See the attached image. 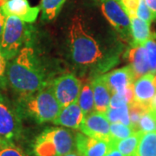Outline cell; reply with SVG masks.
<instances>
[{
  "label": "cell",
  "mask_w": 156,
  "mask_h": 156,
  "mask_svg": "<svg viewBox=\"0 0 156 156\" xmlns=\"http://www.w3.org/2000/svg\"><path fill=\"white\" fill-rule=\"evenodd\" d=\"M5 17L6 16L5 15V13L1 10V7H0V38H1V36L3 33V30H4V27H5L6 19Z\"/></svg>",
  "instance_id": "obj_33"
},
{
  "label": "cell",
  "mask_w": 156,
  "mask_h": 156,
  "mask_svg": "<svg viewBox=\"0 0 156 156\" xmlns=\"http://www.w3.org/2000/svg\"><path fill=\"white\" fill-rule=\"evenodd\" d=\"M104 156H123V154L117 150L116 148L109 147V149H108V151L107 152V154Z\"/></svg>",
  "instance_id": "obj_34"
},
{
  "label": "cell",
  "mask_w": 156,
  "mask_h": 156,
  "mask_svg": "<svg viewBox=\"0 0 156 156\" xmlns=\"http://www.w3.org/2000/svg\"><path fill=\"white\" fill-rule=\"evenodd\" d=\"M76 148L81 156H104L109 149V141L90 137L83 133L75 136Z\"/></svg>",
  "instance_id": "obj_11"
},
{
  "label": "cell",
  "mask_w": 156,
  "mask_h": 156,
  "mask_svg": "<svg viewBox=\"0 0 156 156\" xmlns=\"http://www.w3.org/2000/svg\"><path fill=\"white\" fill-rule=\"evenodd\" d=\"M84 115L77 101L62 108L56 119L52 122L56 125L73 129H80Z\"/></svg>",
  "instance_id": "obj_15"
},
{
  "label": "cell",
  "mask_w": 156,
  "mask_h": 156,
  "mask_svg": "<svg viewBox=\"0 0 156 156\" xmlns=\"http://www.w3.org/2000/svg\"><path fill=\"white\" fill-rule=\"evenodd\" d=\"M82 133L90 137L103 139L109 141L110 122L104 113L93 111L85 115L81 124Z\"/></svg>",
  "instance_id": "obj_9"
},
{
  "label": "cell",
  "mask_w": 156,
  "mask_h": 156,
  "mask_svg": "<svg viewBox=\"0 0 156 156\" xmlns=\"http://www.w3.org/2000/svg\"><path fill=\"white\" fill-rule=\"evenodd\" d=\"M65 1L66 0H41L39 7L42 11V20L45 22L54 20L61 11Z\"/></svg>",
  "instance_id": "obj_20"
},
{
  "label": "cell",
  "mask_w": 156,
  "mask_h": 156,
  "mask_svg": "<svg viewBox=\"0 0 156 156\" xmlns=\"http://www.w3.org/2000/svg\"><path fill=\"white\" fill-rule=\"evenodd\" d=\"M144 1L152 12L154 16V19L156 20V0H144Z\"/></svg>",
  "instance_id": "obj_32"
},
{
  "label": "cell",
  "mask_w": 156,
  "mask_h": 156,
  "mask_svg": "<svg viewBox=\"0 0 156 156\" xmlns=\"http://www.w3.org/2000/svg\"><path fill=\"white\" fill-rule=\"evenodd\" d=\"M140 1V0H118L129 18L136 17V11L139 7Z\"/></svg>",
  "instance_id": "obj_28"
},
{
  "label": "cell",
  "mask_w": 156,
  "mask_h": 156,
  "mask_svg": "<svg viewBox=\"0 0 156 156\" xmlns=\"http://www.w3.org/2000/svg\"><path fill=\"white\" fill-rule=\"evenodd\" d=\"M62 156H81V154L78 153L77 151H72V152H70V153H69L67 154H64V155Z\"/></svg>",
  "instance_id": "obj_36"
},
{
  "label": "cell",
  "mask_w": 156,
  "mask_h": 156,
  "mask_svg": "<svg viewBox=\"0 0 156 156\" xmlns=\"http://www.w3.org/2000/svg\"><path fill=\"white\" fill-rule=\"evenodd\" d=\"M50 86L62 108L77 101L83 88L81 82L73 74H66L56 77Z\"/></svg>",
  "instance_id": "obj_8"
},
{
  "label": "cell",
  "mask_w": 156,
  "mask_h": 156,
  "mask_svg": "<svg viewBox=\"0 0 156 156\" xmlns=\"http://www.w3.org/2000/svg\"><path fill=\"white\" fill-rule=\"evenodd\" d=\"M0 156H26V154L13 141L0 139Z\"/></svg>",
  "instance_id": "obj_26"
},
{
  "label": "cell",
  "mask_w": 156,
  "mask_h": 156,
  "mask_svg": "<svg viewBox=\"0 0 156 156\" xmlns=\"http://www.w3.org/2000/svg\"><path fill=\"white\" fill-rule=\"evenodd\" d=\"M134 101L149 108V101L156 94L154 75L148 73L134 81Z\"/></svg>",
  "instance_id": "obj_14"
},
{
  "label": "cell",
  "mask_w": 156,
  "mask_h": 156,
  "mask_svg": "<svg viewBox=\"0 0 156 156\" xmlns=\"http://www.w3.org/2000/svg\"><path fill=\"white\" fill-rule=\"evenodd\" d=\"M149 110V108L145 105H142L136 101L128 105V112H129V119H130V127L134 129V131H137L138 124L141 115Z\"/></svg>",
  "instance_id": "obj_24"
},
{
  "label": "cell",
  "mask_w": 156,
  "mask_h": 156,
  "mask_svg": "<svg viewBox=\"0 0 156 156\" xmlns=\"http://www.w3.org/2000/svg\"><path fill=\"white\" fill-rule=\"evenodd\" d=\"M133 156H156V130L142 133Z\"/></svg>",
  "instance_id": "obj_19"
},
{
  "label": "cell",
  "mask_w": 156,
  "mask_h": 156,
  "mask_svg": "<svg viewBox=\"0 0 156 156\" xmlns=\"http://www.w3.org/2000/svg\"><path fill=\"white\" fill-rule=\"evenodd\" d=\"M102 14L108 22L122 39L128 41L131 37L130 18L116 0H100Z\"/></svg>",
  "instance_id": "obj_7"
},
{
  "label": "cell",
  "mask_w": 156,
  "mask_h": 156,
  "mask_svg": "<svg viewBox=\"0 0 156 156\" xmlns=\"http://www.w3.org/2000/svg\"><path fill=\"white\" fill-rule=\"evenodd\" d=\"M149 109L156 110V94L153 96V98L149 101Z\"/></svg>",
  "instance_id": "obj_35"
},
{
  "label": "cell",
  "mask_w": 156,
  "mask_h": 156,
  "mask_svg": "<svg viewBox=\"0 0 156 156\" xmlns=\"http://www.w3.org/2000/svg\"><path fill=\"white\" fill-rule=\"evenodd\" d=\"M144 47L147 50L149 66H150V73H156V41L155 39H149L144 44Z\"/></svg>",
  "instance_id": "obj_27"
},
{
  "label": "cell",
  "mask_w": 156,
  "mask_h": 156,
  "mask_svg": "<svg viewBox=\"0 0 156 156\" xmlns=\"http://www.w3.org/2000/svg\"><path fill=\"white\" fill-rule=\"evenodd\" d=\"M1 10L6 17H16L23 22L32 23L38 17L40 7L30 6L28 0H6Z\"/></svg>",
  "instance_id": "obj_10"
},
{
  "label": "cell",
  "mask_w": 156,
  "mask_h": 156,
  "mask_svg": "<svg viewBox=\"0 0 156 156\" xmlns=\"http://www.w3.org/2000/svg\"><path fill=\"white\" fill-rule=\"evenodd\" d=\"M76 147L75 135L64 128H48L39 134L33 147L36 156H62Z\"/></svg>",
  "instance_id": "obj_4"
},
{
  "label": "cell",
  "mask_w": 156,
  "mask_h": 156,
  "mask_svg": "<svg viewBox=\"0 0 156 156\" xmlns=\"http://www.w3.org/2000/svg\"><path fill=\"white\" fill-rule=\"evenodd\" d=\"M102 76L112 94L122 92L128 86L134 84L135 81L134 71L130 65L115 69Z\"/></svg>",
  "instance_id": "obj_12"
},
{
  "label": "cell",
  "mask_w": 156,
  "mask_h": 156,
  "mask_svg": "<svg viewBox=\"0 0 156 156\" xmlns=\"http://www.w3.org/2000/svg\"><path fill=\"white\" fill-rule=\"evenodd\" d=\"M105 115L110 123L119 122L127 126H130L128 105L116 108L108 107L107 111L105 112Z\"/></svg>",
  "instance_id": "obj_22"
},
{
  "label": "cell",
  "mask_w": 156,
  "mask_h": 156,
  "mask_svg": "<svg viewBox=\"0 0 156 156\" xmlns=\"http://www.w3.org/2000/svg\"><path fill=\"white\" fill-rule=\"evenodd\" d=\"M125 56L127 57L129 62V65L134 71L135 80L146 74L150 73L147 53L144 45L131 46Z\"/></svg>",
  "instance_id": "obj_13"
},
{
  "label": "cell",
  "mask_w": 156,
  "mask_h": 156,
  "mask_svg": "<svg viewBox=\"0 0 156 156\" xmlns=\"http://www.w3.org/2000/svg\"><path fill=\"white\" fill-rule=\"evenodd\" d=\"M156 130V110L149 109L145 112L140 119L137 131L147 133Z\"/></svg>",
  "instance_id": "obj_23"
},
{
  "label": "cell",
  "mask_w": 156,
  "mask_h": 156,
  "mask_svg": "<svg viewBox=\"0 0 156 156\" xmlns=\"http://www.w3.org/2000/svg\"><path fill=\"white\" fill-rule=\"evenodd\" d=\"M110 137L109 140H122L134 134V131L130 126L124 125L122 123H110Z\"/></svg>",
  "instance_id": "obj_25"
},
{
  "label": "cell",
  "mask_w": 156,
  "mask_h": 156,
  "mask_svg": "<svg viewBox=\"0 0 156 156\" xmlns=\"http://www.w3.org/2000/svg\"><path fill=\"white\" fill-rule=\"evenodd\" d=\"M5 2V0H0V7L2 6V5H3V4H4Z\"/></svg>",
  "instance_id": "obj_37"
},
{
  "label": "cell",
  "mask_w": 156,
  "mask_h": 156,
  "mask_svg": "<svg viewBox=\"0 0 156 156\" xmlns=\"http://www.w3.org/2000/svg\"><path fill=\"white\" fill-rule=\"evenodd\" d=\"M16 107L22 118L30 117L39 124L53 122L62 108L50 84L33 94L20 95Z\"/></svg>",
  "instance_id": "obj_3"
},
{
  "label": "cell",
  "mask_w": 156,
  "mask_h": 156,
  "mask_svg": "<svg viewBox=\"0 0 156 156\" xmlns=\"http://www.w3.org/2000/svg\"><path fill=\"white\" fill-rule=\"evenodd\" d=\"M7 60L0 50V90L5 89L7 85Z\"/></svg>",
  "instance_id": "obj_30"
},
{
  "label": "cell",
  "mask_w": 156,
  "mask_h": 156,
  "mask_svg": "<svg viewBox=\"0 0 156 156\" xmlns=\"http://www.w3.org/2000/svg\"><path fill=\"white\" fill-rule=\"evenodd\" d=\"M131 27V46L143 45L149 39H155L156 34L152 32L150 24L138 17L130 18Z\"/></svg>",
  "instance_id": "obj_17"
},
{
  "label": "cell",
  "mask_w": 156,
  "mask_h": 156,
  "mask_svg": "<svg viewBox=\"0 0 156 156\" xmlns=\"http://www.w3.org/2000/svg\"><path fill=\"white\" fill-rule=\"evenodd\" d=\"M91 89L94 95L95 111L104 113L109 107V102L111 99V91L104 81L102 76L95 77L91 82Z\"/></svg>",
  "instance_id": "obj_16"
},
{
  "label": "cell",
  "mask_w": 156,
  "mask_h": 156,
  "mask_svg": "<svg viewBox=\"0 0 156 156\" xmlns=\"http://www.w3.org/2000/svg\"><path fill=\"white\" fill-rule=\"evenodd\" d=\"M136 17L140 19H141V20H143V21H145L147 23H149V24L154 20L152 12L149 10V8L147 7V5H146L144 0L140 1L139 7L137 9V11H136Z\"/></svg>",
  "instance_id": "obj_29"
},
{
  "label": "cell",
  "mask_w": 156,
  "mask_h": 156,
  "mask_svg": "<svg viewBox=\"0 0 156 156\" xmlns=\"http://www.w3.org/2000/svg\"><path fill=\"white\" fill-rule=\"evenodd\" d=\"M77 103L83 113L84 116L93 111H95L94 95L90 84L86 83L82 88L81 93L77 99Z\"/></svg>",
  "instance_id": "obj_21"
},
{
  "label": "cell",
  "mask_w": 156,
  "mask_h": 156,
  "mask_svg": "<svg viewBox=\"0 0 156 156\" xmlns=\"http://www.w3.org/2000/svg\"><path fill=\"white\" fill-rule=\"evenodd\" d=\"M128 105V102L126 101V98L124 97V95L122 93H115L113 94L110 99V102H109V107L110 108H121V107L126 106Z\"/></svg>",
  "instance_id": "obj_31"
},
{
  "label": "cell",
  "mask_w": 156,
  "mask_h": 156,
  "mask_svg": "<svg viewBox=\"0 0 156 156\" xmlns=\"http://www.w3.org/2000/svg\"><path fill=\"white\" fill-rule=\"evenodd\" d=\"M23 131L22 116L5 95L0 92V139L14 141Z\"/></svg>",
  "instance_id": "obj_6"
},
{
  "label": "cell",
  "mask_w": 156,
  "mask_h": 156,
  "mask_svg": "<svg viewBox=\"0 0 156 156\" xmlns=\"http://www.w3.org/2000/svg\"><path fill=\"white\" fill-rule=\"evenodd\" d=\"M34 28L16 17H6L0 38V50L7 61L15 57L24 45L30 44Z\"/></svg>",
  "instance_id": "obj_5"
},
{
  "label": "cell",
  "mask_w": 156,
  "mask_h": 156,
  "mask_svg": "<svg viewBox=\"0 0 156 156\" xmlns=\"http://www.w3.org/2000/svg\"><path fill=\"white\" fill-rule=\"evenodd\" d=\"M5 1H6V0H5Z\"/></svg>",
  "instance_id": "obj_39"
},
{
  "label": "cell",
  "mask_w": 156,
  "mask_h": 156,
  "mask_svg": "<svg viewBox=\"0 0 156 156\" xmlns=\"http://www.w3.org/2000/svg\"><path fill=\"white\" fill-rule=\"evenodd\" d=\"M6 74L8 83L19 96L33 94L48 85L44 69L30 44L10 60Z\"/></svg>",
  "instance_id": "obj_2"
},
{
  "label": "cell",
  "mask_w": 156,
  "mask_h": 156,
  "mask_svg": "<svg viewBox=\"0 0 156 156\" xmlns=\"http://www.w3.org/2000/svg\"><path fill=\"white\" fill-rule=\"evenodd\" d=\"M141 134V131H135L134 134L125 139L109 140V147L116 148L120 153L122 154L123 156H133L137 148Z\"/></svg>",
  "instance_id": "obj_18"
},
{
  "label": "cell",
  "mask_w": 156,
  "mask_h": 156,
  "mask_svg": "<svg viewBox=\"0 0 156 156\" xmlns=\"http://www.w3.org/2000/svg\"><path fill=\"white\" fill-rule=\"evenodd\" d=\"M69 50L73 62L83 69L105 72L119 61L118 56H108L101 44L88 31L80 17H74L69 28Z\"/></svg>",
  "instance_id": "obj_1"
},
{
  "label": "cell",
  "mask_w": 156,
  "mask_h": 156,
  "mask_svg": "<svg viewBox=\"0 0 156 156\" xmlns=\"http://www.w3.org/2000/svg\"><path fill=\"white\" fill-rule=\"evenodd\" d=\"M116 1H118V0H116Z\"/></svg>",
  "instance_id": "obj_38"
}]
</instances>
